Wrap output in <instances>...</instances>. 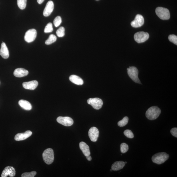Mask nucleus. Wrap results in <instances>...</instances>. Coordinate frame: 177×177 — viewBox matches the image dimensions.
Instances as JSON below:
<instances>
[{
    "mask_svg": "<svg viewBox=\"0 0 177 177\" xmlns=\"http://www.w3.org/2000/svg\"><path fill=\"white\" fill-rule=\"evenodd\" d=\"M160 109L157 106H152L147 110L146 116L148 119L150 120L156 119L161 113Z\"/></svg>",
    "mask_w": 177,
    "mask_h": 177,
    "instance_id": "f257e3e1",
    "label": "nucleus"
},
{
    "mask_svg": "<svg viewBox=\"0 0 177 177\" xmlns=\"http://www.w3.org/2000/svg\"><path fill=\"white\" fill-rule=\"evenodd\" d=\"M169 157V155L166 152H159L153 155L152 160L157 164H161L167 160Z\"/></svg>",
    "mask_w": 177,
    "mask_h": 177,
    "instance_id": "f03ea898",
    "label": "nucleus"
},
{
    "mask_svg": "<svg viewBox=\"0 0 177 177\" xmlns=\"http://www.w3.org/2000/svg\"><path fill=\"white\" fill-rule=\"evenodd\" d=\"M43 159L47 164L50 165L54 161V152L52 149L48 148L45 150L42 154Z\"/></svg>",
    "mask_w": 177,
    "mask_h": 177,
    "instance_id": "7ed1b4c3",
    "label": "nucleus"
},
{
    "mask_svg": "<svg viewBox=\"0 0 177 177\" xmlns=\"http://www.w3.org/2000/svg\"><path fill=\"white\" fill-rule=\"evenodd\" d=\"M155 13L158 17L162 20H168L170 18L169 11L166 8L158 7L155 10Z\"/></svg>",
    "mask_w": 177,
    "mask_h": 177,
    "instance_id": "20e7f679",
    "label": "nucleus"
},
{
    "mask_svg": "<svg viewBox=\"0 0 177 177\" xmlns=\"http://www.w3.org/2000/svg\"><path fill=\"white\" fill-rule=\"evenodd\" d=\"M129 76L133 81L138 84H141V82L138 77V71L135 67H130L127 69Z\"/></svg>",
    "mask_w": 177,
    "mask_h": 177,
    "instance_id": "39448f33",
    "label": "nucleus"
},
{
    "mask_svg": "<svg viewBox=\"0 0 177 177\" xmlns=\"http://www.w3.org/2000/svg\"><path fill=\"white\" fill-rule=\"evenodd\" d=\"M134 37L136 41L139 44L145 42L148 39L149 35L146 32H139L136 33Z\"/></svg>",
    "mask_w": 177,
    "mask_h": 177,
    "instance_id": "423d86ee",
    "label": "nucleus"
},
{
    "mask_svg": "<svg viewBox=\"0 0 177 177\" xmlns=\"http://www.w3.org/2000/svg\"><path fill=\"white\" fill-rule=\"evenodd\" d=\"M87 103L92 106L94 109L99 110L102 107L103 102L101 99L98 98H90L87 100Z\"/></svg>",
    "mask_w": 177,
    "mask_h": 177,
    "instance_id": "0eeeda50",
    "label": "nucleus"
},
{
    "mask_svg": "<svg viewBox=\"0 0 177 177\" xmlns=\"http://www.w3.org/2000/svg\"><path fill=\"white\" fill-rule=\"evenodd\" d=\"M37 32L35 29H32L26 32L25 36V41L28 43L33 42L36 38Z\"/></svg>",
    "mask_w": 177,
    "mask_h": 177,
    "instance_id": "6e6552de",
    "label": "nucleus"
},
{
    "mask_svg": "<svg viewBox=\"0 0 177 177\" xmlns=\"http://www.w3.org/2000/svg\"><path fill=\"white\" fill-rule=\"evenodd\" d=\"M57 120L58 123L65 126H70L74 123L73 119L68 117H59L57 118Z\"/></svg>",
    "mask_w": 177,
    "mask_h": 177,
    "instance_id": "1a4fd4ad",
    "label": "nucleus"
},
{
    "mask_svg": "<svg viewBox=\"0 0 177 177\" xmlns=\"http://www.w3.org/2000/svg\"><path fill=\"white\" fill-rule=\"evenodd\" d=\"M144 23L143 16L139 14L136 16L135 20L131 22V25L134 28H138L143 26Z\"/></svg>",
    "mask_w": 177,
    "mask_h": 177,
    "instance_id": "9d476101",
    "label": "nucleus"
},
{
    "mask_svg": "<svg viewBox=\"0 0 177 177\" xmlns=\"http://www.w3.org/2000/svg\"><path fill=\"white\" fill-rule=\"evenodd\" d=\"M99 135V131L96 127L91 128L88 132V135L90 140L93 142L97 141Z\"/></svg>",
    "mask_w": 177,
    "mask_h": 177,
    "instance_id": "9b49d317",
    "label": "nucleus"
},
{
    "mask_svg": "<svg viewBox=\"0 0 177 177\" xmlns=\"http://www.w3.org/2000/svg\"><path fill=\"white\" fill-rule=\"evenodd\" d=\"M15 168L12 166H8L4 169L2 173V177H14L15 175Z\"/></svg>",
    "mask_w": 177,
    "mask_h": 177,
    "instance_id": "f8f14e48",
    "label": "nucleus"
},
{
    "mask_svg": "<svg viewBox=\"0 0 177 177\" xmlns=\"http://www.w3.org/2000/svg\"><path fill=\"white\" fill-rule=\"evenodd\" d=\"M54 4L52 1H48L46 5L43 12V15L45 17L49 16L54 9Z\"/></svg>",
    "mask_w": 177,
    "mask_h": 177,
    "instance_id": "ddd939ff",
    "label": "nucleus"
},
{
    "mask_svg": "<svg viewBox=\"0 0 177 177\" xmlns=\"http://www.w3.org/2000/svg\"><path fill=\"white\" fill-rule=\"evenodd\" d=\"M32 133V132L30 131H26L24 133H18L15 136V140L17 141L25 140L30 137Z\"/></svg>",
    "mask_w": 177,
    "mask_h": 177,
    "instance_id": "4468645a",
    "label": "nucleus"
},
{
    "mask_svg": "<svg viewBox=\"0 0 177 177\" xmlns=\"http://www.w3.org/2000/svg\"><path fill=\"white\" fill-rule=\"evenodd\" d=\"M23 86L26 89L34 90L38 85V82L36 80L25 82L23 84Z\"/></svg>",
    "mask_w": 177,
    "mask_h": 177,
    "instance_id": "2eb2a0df",
    "label": "nucleus"
},
{
    "mask_svg": "<svg viewBox=\"0 0 177 177\" xmlns=\"http://www.w3.org/2000/svg\"><path fill=\"white\" fill-rule=\"evenodd\" d=\"M0 55L4 59H7L9 56L8 49L4 42H2L0 50Z\"/></svg>",
    "mask_w": 177,
    "mask_h": 177,
    "instance_id": "dca6fc26",
    "label": "nucleus"
},
{
    "mask_svg": "<svg viewBox=\"0 0 177 177\" xmlns=\"http://www.w3.org/2000/svg\"><path fill=\"white\" fill-rule=\"evenodd\" d=\"M28 73V71L22 68H18L15 70L14 74L16 77H21L27 76Z\"/></svg>",
    "mask_w": 177,
    "mask_h": 177,
    "instance_id": "f3484780",
    "label": "nucleus"
},
{
    "mask_svg": "<svg viewBox=\"0 0 177 177\" xmlns=\"http://www.w3.org/2000/svg\"><path fill=\"white\" fill-rule=\"evenodd\" d=\"M80 148L83 154L86 157L90 155L89 147L84 142H81L79 143Z\"/></svg>",
    "mask_w": 177,
    "mask_h": 177,
    "instance_id": "a211bd4d",
    "label": "nucleus"
},
{
    "mask_svg": "<svg viewBox=\"0 0 177 177\" xmlns=\"http://www.w3.org/2000/svg\"><path fill=\"white\" fill-rule=\"evenodd\" d=\"M69 79L72 83L77 85H81L84 84V82L82 79L76 75H71L69 77Z\"/></svg>",
    "mask_w": 177,
    "mask_h": 177,
    "instance_id": "6ab92c4d",
    "label": "nucleus"
},
{
    "mask_svg": "<svg viewBox=\"0 0 177 177\" xmlns=\"http://www.w3.org/2000/svg\"><path fill=\"white\" fill-rule=\"evenodd\" d=\"M18 104L21 108L26 110H30L32 109L31 103L27 101L20 100L19 101Z\"/></svg>",
    "mask_w": 177,
    "mask_h": 177,
    "instance_id": "aec40b11",
    "label": "nucleus"
},
{
    "mask_svg": "<svg viewBox=\"0 0 177 177\" xmlns=\"http://www.w3.org/2000/svg\"><path fill=\"white\" fill-rule=\"evenodd\" d=\"M125 164L123 161L117 162L112 164V169L114 171H117L122 169L124 167Z\"/></svg>",
    "mask_w": 177,
    "mask_h": 177,
    "instance_id": "412c9836",
    "label": "nucleus"
},
{
    "mask_svg": "<svg viewBox=\"0 0 177 177\" xmlns=\"http://www.w3.org/2000/svg\"><path fill=\"white\" fill-rule=\"evenodd\" d=\"M57 39V37L55 35L51 34L49 38L45 41V44L47 45H50L55 42Z\"/></svg>",
    "mask_w": 177,
    "mask_h": 177,
    "instance_id": "4be33fe9",
    "label": "nucleus"
},
{
    "mask_svg": "<svg viewBox=\"0 0 177 177\" xmlns=\"http://www.w3.org/2000/svg\"><path fill=\"white\" fill-rule=\"evenodd\" d=\"M17 4L20 9H25L27 5V0H17Z\"/></svg>",
    "mask_w": 177,
    "mask_h": 177,
    "instance_id": "5701e85b",
    "label": "nucleus"
},
{
    "mask_svg": "<svg viewBox=\"0 0 177 177\" xmlns=\"http://www.w3.org/2000/svg\"><path fill=\"white\" fill-rule=\"evenodd\" d=\"M129 121V118L127 117H125L123 118V119L119 121L118 122V125L120 127L124 126L127 124Z\"/></svg>",
    "mask_w": 177,
    "mask_h": 177,
    "instance_id": "b1692460",
    "label": "nucleus"
},
{
    "mask_svg": "<svg viewBox=\"0 0 177 177\" xmlns=\"http://www.w3.org/2000/svg\"><path fill=\"white\" fill-rule=\"evenodd\" d=\"M56 34L59 37H64L65 35V29L63 27H61L56 32Z\"/></svg>",
    "mask_w": 177,
    "mask_h": 177,
    "instance_id": "393cba45",
    "label": "nucleus"
},
{
    "mask_svg": "<svg viewBox=\"0 0 177 177\" xmlns=\"http://www.w3.org/2000/svg\"><path fill=\"white\" fill-rule=\"evenodd\" d=\"M53 30L52 24L51 23H49L46 26L44 32L45 33H49L52 32Z\"/></svg>",
    "mask_w": 177,
    "mask_h": 177,
    "instance_id": "a878e982",
    "label": "nucleus"
},
{
    "mask_svg": "<svg viewBox=\"0 0 177 177\" xmlns=\"http://www.w3.org/2000/svg\"><path fill=\"white\" fill-rule=\"evenodd\" d=\"M129 150V146L127 144L122 143L120 145V151L122 153H125Z\"/></svg>",
    "mask_w": 177,
    "mask_h": 177,
    "instance_id": "bb28decb",
    "label": "nucleus"
},
{
    "mask_svg": "<svg viewBox=\"0 0 177 177\" xmlns=\"http://www.w3.org/2000/svg\"><path fill=\"white\" fill-rule=\"evenodd\" d=\"M62 22V19L60 16H57L53 21V24L55 27H58L60 26Z\"/></svg>",
    "mask_w": 177,
    "mask_h": 177,
    "instance_id": "cd10ccee",
    "label": "nucleus"
},
{
    "mask_svg": "<svg viewBox=\"0 0 177 177\" xmlns=\"http://www.w3.org/2000/svg\"><path fill=\"white\" fill-rule=\"evenodd\" d=\"M169 40V41L173 43V44L177 45V37L174 34L170 35L168 37Z\"/></svg>",
    "mask_w": 177,
    "mask_h": 177,
    "instance_id": "c85d7f7f",
    "label": "nucleus"
},
{
    "mask_svg": "<svg viewBox=\"0 0 177 177\" xmlns=\"http://www.w3.org/2000/svg\"><path fill=\"white\" fill-rule=\"evenodd\" d=\"M37 172L36 171H32L29 173H25L21 175L22 177H34L36 175Z\"/></svg>",
    "mask_w": 177,
    "mask_h": 177,
    "instance_id": "c756f323",
    "label": "nucleus"
},
{
    "mask_svg": "<svg viewBox=\"0 0 177 177\" xmlns=\"http://www.w3.org/2000/svg\"><path fill=\"white\" fill-rule=\"evenodd\" d=\"M124 135L127 138H133L134 137V135L133 132L129 130H125L124 132Z\"/></svg>",
    "mask_w": 177,
    "mask_h": 177,
    "instance_id": "7c9ffc66",
    "label": "nucleus"
},
{
    "mask_svg": "<svg viewBox=\"0 0 177 177\" xmlns=\"http://www.w3.org/2000/svg\"><path fill=\"white\" fill-rule=\"evenodd\" d=\"M170 132L171 135L177 138V128H176L171 129Z\"/></svg>",
    "mask_w": 177,
    "mask_h": 177,
    "instance_id": "2f4dec72",
    "label": "nucleus"
},
{
    "mask_svg": "<svg viewBox=\"0 0 177 177\" xmlns=\"http://www.w3.org/2000/svg\"><path fill=\"white\" fill-rule=\"evenodd\" d=\"M86 157V159L88 161H91L92 160V157L90 156V155H88V156Z\"/></svg>",
    "mask_w": 177,
    "mask_h": 177,
    "instance_id": "473e14b6",
    "label": "nucleus"
},
{
    "mask_svg": "<svg viewBox=\"0 0 177 177\" xmlns=\"http://www.w3.org/2000/svg\"><path fill=\"white\" fill-rule=\"evenodd\" d=\"M44 0H37V2L39 4H41L44 2Z\"/></svg>",
    "mask_w": 177,
    "mask_h": 177,
    "instance_id": "72a5a7b5",
    "label": "nucleus"
},
{
    "mask_svg": "<svg viewBox=\"0 0 177 177\" xmlns=\"http://www.w3.org/2000/svg\"><path fill=\"white\" fill-rule=\"evenodd\" d=\"M125 164H127V162H125Z\"/></svg>",
    "mask_w": 177,
    "mask_h": 177,
    "instance_id": "f704fd0d",
    "label": "nucleus"
},
{
    "mask_svg": "<svg viewBox=\"0 0 177 177\" xmlns=\"http://www.w3.org/2000/svg\"><path fill=\"white\" fill-rule=\"evenodd\" d=\"M113 171V170H112V169H111L110 170V171Z\"/></svg>",
    "mask_w": 177,
    "mask_h": 177,
    "instance_id": "c9c22d12",
    "label": "nucleus"
},
{
    "mask_svg": "<svg viewBox=\"0 0 177 177\" xmlns=\"http://www.w3.org/2000/svg\"><path fill=\"white\" fill-rule=\"evenodd\" d=\"M96 1H99V0H96Z\"/></svg>",
    "mask_w": 177,
    "mask_h": 177,
    "instance_id": "e433bc0d",
    "label": "nucleus"
}]
</instances>
